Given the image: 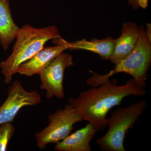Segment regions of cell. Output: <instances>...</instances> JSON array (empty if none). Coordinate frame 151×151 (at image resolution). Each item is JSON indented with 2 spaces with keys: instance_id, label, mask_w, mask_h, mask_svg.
Returning <instances> with one entry per match:
<instances>
[{
  "instance_id": "obj_14",
  "label": "cell",
  "mask_w": 151,
  "mask_h": 151,
  "mask_svg": "<svg viewBox=\"0 0 151 151\" xmlns=\"http://www.w3.org/2000/svg\"><path fill=\"white\" fill-rule=\"evenodd\" d=\"M149 0H128L129 4L133 8L146 9L147 7Z\"/></svg>"
},
{
  "instance_id": "obj_5",
  "label": "cell",
  "mask_w": 151,
  "mask_h": 151,
  "mask_svg": "<svg viewBox=\"0 0 151 151\" xmlns=\"http://www.w3.org/2000/svg\"><path fill=\"white\" fill-rule=\"evenodd\" d=\"M82 121L79 114L69 103L64 108L57 109L49 116L48 126L36 133L37 147L43 150L49 144L62 141L70 134L74 125Z\"/></svg>"
},
{
  "instance_id": "obj_6",
  "label": "cell",
  "mask_w": 151,
  "mask_h": 151,
  "mask_svg": "<svg viewBox=\"0 0 151 151\" xmlns=\"http://www.w3.org/2000/svg\"><path fill=\"white\" fill-rule=\"evenodd\" d=\"M74 65L71 55L62 52L58 54L39 74L40 88L46 91L48 99L65 97L63 79L66 68Z\"/></svg>"
},
{
  "instance_id": "obj_13",
  "label": "cell",
  "mask_w": 151,
  "mask_h": 151,
  "mask_svg": "<svg viewBox=\"0 0 151 151\" xmlns=\"http://www.w3.org/2000/svg\"><path fill=\"white\" fill-rule=\"evenodd\" d=\"M15 131V128L12 123L0 125V151L7 150L9 142L14 134Z\"/></svg>"
},
{
  "instance_id": "obj_3",
  "label": "cell",
  "mask_w": 151,
  "mask_h": 151,
  "mask_svg": "<svg viewBox=\"0 0 151 151\" xmlns=\"http://www.w3.org/2000/svg\"><path fill=\"white\" fill-rule=\"evenodd\" d=\"M139 34L137 45L127 57L115 65V68L105 75L90 71L92 75L86 81L91 87L101 85L112 76L118 73H128L142 87L146 86V74L151 62V40L146 35L143 27L139 28Z\"/></svg>"
},
{
  "instance_id": "obj_9",
  "label": "cell",
  "mask_w": 151,
  "mask_h": 151,
  "mask_svg": "<svg viewBox=\"0 0 151 151\" xmlns=\"http://www.w3.org/2000/svg\"><path fill=\"white\" fill-rule=\"evenodd\" d=\"M139 34V28L135 24H124L121 35L116 39L113 54L109 60L112 63L116 65L131 53L137 43Z\"/></svg>"
},
{
  "instance_id": "obj_2",
  "label": "cell",
  "mask_w": 151,
  "mask_h": 151,
  "mask_svg": "<svg viewBox=\"0 0 151 151\" xmlns=\"http://www.w3.org/2000/svg\"><path fill=\"white\" fill-rule=\"evenodd\" d=\"M60 37L59 31L54 26L36 28L27 24L19 28L12 52L0 63L5 83L10 84L19 66L42 50L47 42Z\"/></svg>"
},
{
  "instance_id": "obj_7",
  "label": "cell",
  "mask_w": 151,
  "mask_h": 151,
  "mask_svg": "<svg viewBox=\"0 0 151 151\" xmlns=\"http://www.w3.org/2000/svg\"><path fill=\"white\" fill-rule=\"evenodd\" d=\"M41 102V96L37 90L28 91L19 81H13L9 87L7 97L0 106V125L12 123L24 107L35 106Z\"/></svg>"
},
{
  "instance_id": "obj_10",
  "label": "cell",
  "mask_w": 151,
  "mask_h": 151,
  "mask_svg": "<svg viewBox=\"0 0 151 151\" xmlns=\"http://www.w3.org/2000/svg\"><path fill=\"white\" fill-rule=\"evenodd\" d=\"M55 44H63L68 47V49L71 50H82L96 53L103 59L109 60L113 54L116 39L108 37L103 40L94 39L91 41L85 39L74 42L67 41L60 37L53 40Z\"/></svg>"
},
{
  "instance_id": "obj_1",
  "label": "cell",
  "mask_w": 151,
  "mask_h": 151,
  "mask_svg": "<svg viewBox=\"0 0 151 151\" xmlns=\"http://www.w3.org/2000/svg\"><path fill=\"white\" fill-rule=\"evenodd\" d=\"M146 92L133 78L118 85L109 79L97 86L82 92L76 97H70L68 102L81 117L89 122L97 131L108 126L107 115L110 110L120 105L125 97L145 96Z\"/></svg>"
},
{
  "instance_id": "obj_4",
  "label": "cell",
  "mask_w": 151,
  "mask_h": 151,
  "mask_svg": "<svg viewBox=\"0 0 151 151\" xmlns=\"http://www.w3.org/2000/svg\"><path fill=\"white\" fill-rule=\"evenodd\" d=\"M147 102L142 100L127 108L113 111L108 119V129L105 135L97 139L96 144L103 151H125L124 142L127 132L145 110Z\"/></svg>"
},
{
  "instance_id": "obj_11",
  "label": "cell",
  "mask_w": 151,
  "mask_h": 151,
  "mask_svg": "<svg viewBox=\"0 0 151 151\" xmlns=\"http://www.w3.org/2000/svg\"><path fill=\"white\" fill-rule=\"evenodd\" d=\"M97 131L90 123L56 143L57 151H90V142Z\"/></svg>"
},
{
  "instance_id": "obj_8",
  "label": "cell",
  "mask_w": 151,
  "mask_h": 151,
  "mask_svg": "<svg viewBox=\"0 0 151 151\" xmlns=\"http://www.w3.org/2000/svg\"><path fill=\"white\" fill-rule=\"evenodd\" d=\"M44 48L26 62L19 66L16 73L26 76L40 74L60 53L68 49L63 44Z\"/></svg>"
},
{
  "instance_id": "obj_12",
  "label": "cell",
  "mask_w": 151,
  "mask_h": 151,
  "mask_svg": "<svg viewBox=\"0 0 151 151\" xmlns=\"http://www.w3.org/2000/svg\"><path fill=\"white\" fill-rule=\"evenodd\" d=\"M19 29L12 16L9 0H0V44L5 50L16 39Z\"/></svg>"
}]
</instances>
